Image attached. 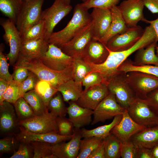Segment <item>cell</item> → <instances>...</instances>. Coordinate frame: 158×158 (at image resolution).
<instances>
[{"label": "cell", "instance_id": "cell-1", "mask_svg": "<svg viewBox=\"0 0 158 158\" xmlns=\"http://www.w3.org/2000/svg\"><path fill=\"white\" fill-rule=\"evenodd\" d=\"M144 30L142 37L130 48L119 51H109L107 59L102 64H95L88 63L92 71L99 72L104 82L107 83L120 72L118 70V67L129 56L140 49L146 47L156 40V33L151 25L146 26Z\"/></svg>", "mask_w": 158, "mask_h": 158}, {"label": "cell", "instance_id": "cell-2", "mask_svg": "<svg viewBox=\"0 0 158 158\" xmlns=\"http://www.w3.org/2000/svg\"><path fill=\"white\" fill-rule=\"evenodd\" d=\"M92 21L88 10L78 4L74 8L72 17L66 26L61 30L53 32L48 41L59 47L71 40L88 25Z\"/></svg>", "mask_w": 158, "mask_h": 158}, {"label": "cell", "instance_id": "cell-3", "mask_svg": "<svg viewBox=\"0 0 158 158\" xmlns=\"http://www.w3.org/2000/svg\"><path fill=\"white\" fill-rule=\"evenodd\" d=\"M15 64L27 68L34 73L40 80L48 82L57 89L62 83L73 79L71 65L62 71H55L45 66L40 59L29 61L19 58Z\"/></svg>", "mask_w": 158, "mask_h": 158}, {"label": "cell", "instance_id": "cell-4", "mask_svg": "<svg viewBox=\"0 0 158 158\" xmlns=\"http://www.w3.org/2000/svg\"><path fill=\"white\" fill-rule=\"evenodd\" d=\"M44 0H23L15 23L20 36L42 19Z\"/></svg>", "mask_w": 158, "mask_h": 158}, {"label": "cell", "instance_id": "cell-5", "mask_svg": "<svg viewBox=\"0 0 158 158\" xmlns=\"http://www.w3.org/2000/svg\"><path fill=\"white\" fill-rule=\"evenodd\" d=\"M126 78L138 98L144 99L149 92L158 88V77L152 75L132 71L126 73Z\"/></svg>", "mask_w": 158, "mask_h": 158}, {"label": "cell", "instance_id": "cell-6", "mask_svg": "<svg viewBox=\"0 0 158 158\" xmlns=\"http://www.w3.org/2000/svg\"><path fill=\"white\" fill-rule=\"evenodd\" d=\"M126 73L120 71L107 84L110 92L115 95L117 102L127 109L136 97L126 81Z\"/></svg>", "mask_w": 158, "mask_h": 158}, {"label": "cell", "instance_id": "cell-7", "mask_svg": "<svg viewBox=\"0 0 158 158\" xmlns=\"http://www.w3.org/2000/svg\"><path fill=\"white\" fill-rule=\"evenodd\" d=\"M72 9L66 0H54L50 7L43 11L42 19L46 25L45 40L48 41L55 26Z\"/></svg>", "mask_w": 158, "mask_h": 158}, {"label": "cell", "instance_id": "cell-8", "mask_svg": "<svg viewBox=\"0 0 158 158\" xmlns=\"http://www.w3.org/2000/svg\"><path fill=\"white\" fill-rule=\"evenodd\" d=\"M57 116L48 111L39 116L19 121V126L33 133H58Z\"/></svg>", "mask_w": 158, "mask_h": 158}, {"label": "cell", "instance_id": "cell-9", "mask_svg": "<svg viewBox=\"0 0 158 158\" xmlns=\"http://www.w3.org/2000/svg\"><path fill=\"white\" fill-rule=\"evenodd\" d=\"M144 31L141 27L138 25L129 27L124 32L111 38L106 46L111 51L126 50L132 47L140 39Z\"/></svg>", "mask_w": 158, "mask_h": 158}, {"label": "cell", "instance_id": "cell-10", "mask_svg": "<svg viewBox=\"0 0 158 158\" xmlns=\"http://www.w3.org/2000/svg\"><path fill=\"white\" fill-rule=\"evenodd\" d=\"M126 108L117 102L115 95L110 93L93 110V116L91 125L104 122L119 115H122Z\"/></svg>", "mask_w": 158, "mask_h": 158}, {"label": "cell", "instance_id": "cell-11", "mask_svg": "<svg viewBox=\"0 0 158 158\" xmlns=\"http://www.w3.org/2000/svg\"><path fill=\"white\" fill-rule=\"evenodd\" d=\"M0 25L5 32L3 39L10 46V51L6 56L10 65L13 66L18 57L21 44L20 33L15 23L8 19H1Z\"/></svg>", "mask_w": 158, "mask_h": 158}, {"label": "cell", "instance_id": "cell-12", "mask_svg": "<svg viewBox=\"0 0 158 158\" xmlns=\"http://www.w3.org/2000/svg\"><path fill=\"white\" fill-rule=\"evenodd\" d=\"M126 109L137 123L147 127L157 125L158 116L152 111L144 99L136 98Z\"/></svg>", "mask_w": 158, "mask_h": 158}, {"label": "cell", "instance_id": "cell-13", "mask_svg": "<svg viewBox=\"0 0 158 158\" xmlns=\"http://www.w3.org/2000/svg\"><path fill=\"white\" fill-rule=\"evenodd\" d=\"M92 27V21L71 40L59 48L64 53L73 58H82L85 48L93 39Z\"/></svg>", "mask_w": 158, "mask_h": 158}, {"label": "cell", "instance_id": "cell-14", "mask_svg": "<svg viewBox=\"0 0 158 158\" xmlns=\"http://www.w3.org/2000/svg\"><path fill=\"white\" fill-rule=\"evenodd\" d=\"M73 59L64 53L59 47L54 44H49L47 51L40 60L48 68L61 71L71 66Z\"/></svg>", "mask_w": 158, "mask_h": 158}, {"label": "cell", "instance_id": "cell-15", "mask_svg": "<svg viewBox=\"0 0 158 158\" xmlns=\"http://www.w3.org/2000/svg\"><path fill=\"white\" fill-rule=\"evenodd\" d=\"M82 138L81 129L74 128L72 137L68 142L52 144V154L56 158H77Z\"/></svg>", "mask_w": 158, "mask_h": 158}, {"label": "cell", "instance_id": "cell-16", "mask_svg": "<svg viewBox=\"0 0 158 158\" xmlns=\"http://www.w3.org/2000/svg\"><path fill=\"white\" fill-rule=\"evenodd\" d=\"M144 6L143 0H124L118 6L128 27L135 26L146 19L143 13Z\"/></svg>", "mask_w": 158, "mask_h": 158}, {"label": "cell", "instance_id": "cell-17", "mask_svg": "<svg viewBox=\"0 0 158 158\" xmlns=\"http://www.w3.org/2000/svg\"><path fill=\"white\" fill-rule=\"evenodd\" d=\"M110 93L107 83H102L83 90L80 97L75 102L83 107L93 110Z\"/></svg>", "mask_w": 158, "mask_h": 158}, {"label": "cell", "instance_id": "cell-18", "mask_svg": "<svg viewBox=\"0 0 158 158\" xmlns=\"http://www.w3.org/2000/svg\"><path fill=\"white\" fill-rule=\"evenodd\" d=\"M18 123L13 104L4 101L0 104V133L6 136L15 134L19 128Z\"/></svg>", "mask_w": 158, "mask_h": 158}, {"label": "cell", "instance_id": "cell-19", "mask_svg": "<svg viewBox=\"0 0 158 158\" xmlns=\"http://www.w3.org/2000/svg\"><path fill=\"white\" fill-rule=\"evenodd\" d=\"M90 15L93 25V39L99 41L106 34L110 25V9L94 8Z\"/></svg>", "mask_w": 158, "mask_h": 158}, {"label": "cell", "instance_id": "cell-20", "mask_svg": "<svg viewBox=\"0 0 158 158\" xmlns=\"http://www.w3.org/2000/svg\"><path fill=\"white\" fill-rule=\"evenodd\" d=\"M146 127L134 121L126 109L121 120L112 129L110 133L116 135L121 142H123L129 140L138 132Z\"/></svg>", "mask_w": 158, "mask_h": 158}, {"label": "cell", "instance_id": "cell-21", "mask_svg": "<svg viewBox=\"0 0 158 158\" xmlns=\"http://www.w3.org/2000/svg\"><path fill=\"white\" fill-rule=\"evenodd\" d=\"M20 132L14 134L17 140L20 142H30L38 141L55 144L62 141H68L72 138V135L64 136L58 133H37L28 131L22 127L19 126Z\"/></svg>", "mask_w": 158, "mask_h": 158}, {"label": "cell", "instance_id": "cell-22", "mask_svg": "<svg viewBox=\"0 0 158 158\" xmlns=\"http://www.w3.org/2000/svg\"><path fill=\"white\" fill-rule=\"evenodd\" d=\"M48 47V41L44 39L22 42L18 58L29 61L40 59L47 51Z\"/></svg>", "mask_w": 158, "mask_h": 158}, {"label": "cell", "instance_id": "cell-23", "mask_svg": "<svg viewBox=\"0 0 158 158\" xmlns=\"http://www.w3.org/2000/svg\"><path fill=\"white\" fill-rule=\"evenodd\" d=\"M109 54V50L105 45L92 39L85 48L82 58L87 62L99 64L106 61Z\"/></svg>", "mask_w": 158, "mask_h": 158}, {"label": "cell", "instance_id": "cell-24", "mask_svg": "<svg viewBox=\"0 0 158 158\" xmlns=\"http://www.w3.org/2000/svg\"><path fill=\"white\" fill-rule=\"evenodd\" d=\"M67 107L68 119L74 128H81L91 124L93 110L83 107L75 102L71 101Z\"/></svg>", "mask_w": 158, "mask_h": 158}, {"label": "cell", "instance_id": "cell-25", "mask_svg": "<svg viewBox=\"0 0 158 158\" xmlns=\"http://www.w3.org/2000/svg\"><path fill=\"white\" fill-rule=\"evenodd\" d=\"M129 140L137 148L151 149L158 144V126L142 129L132 136Z\"/></svg>", "mask_w": 158, "mask_h": 158}, {"label": "cell", "instance_id": "cell-26", "mask_svg": "<svg viewBox=\"0 0 158 158\" xmlns=\"http://www.w3.org/2000/svg\"><path fill=\"white\" fill-rule=\"evenodd\" d=\"M110 11L111 16L110 25L105 35L99 40L105 45L111 38L124 32L129 28L124 20L118 6L113 7Z\"/></svg>", "mask_w": 158, "mask_h": 158}, {"label": "cell", "instance_id": "cell-27", "mask_svg": "<svg viewBox=\"0 0 158 158\" xmlns=\"http://www.w3.org/2000/svg\"><path fill=\"white\" fill-rule=\"evenodd\" d=\"M156 40L145 47L140 49L136 51L133 64L135 66L145 64L158 66V56L155 53L158 46Z\"/></svg>", "mask_w": 158, "mask_h": 158}, {"label": "cell", "instance_id": "cell-28", "mask_svg": "<svg viewBox=\"0 0 158 158\" xmlns=\"http://www.w3.org/2000/svg\"><path fill=\"white\" fill-rule=\"evenodd\" d=\"M82 86V82L71 79L60 85L57 89L61 94L64 102H76L80 97L83 91Z\"/></svg>", "mask_w": 158, "mask_h": 158}, {"label": "cell", "instance_id": "cell-29", "mask_svg": "<svg viewBox=\"0 0 158 158\" xmlns=\"http://www.w3.org/2000/svg\"><path fill=\"white\" fill-rule=\"evenodd\" d=\"M122 115H118L114 117L112 121L109 124L91 130H87L85 128L81 129L82 138L95 137L103 139H105L110 134L112 129L121 121Z\"/></svg>", "mask_w": 158, "mask_h": 158}, {"label": "cell", "instance_id": "cell-30", "mask_svg": "<svg viewBox=\"0 0 158 158\" xmlns=\"http://www.w3.org/2000/svg\"><path fill=\"white\" fill-rule=\"evenodd\" d=\"M23 97L31 107L36 116L49 111L44 102L34 89L25 93Z\"/></svg>", "mask_w": 158, "mask_h": 158}, {"label": "cell", "instance_id": "cell-31", "mask_svg": "<svg viewBox=\"0 0 158 158\" xmlns=\"http://www.w3.org/2000/svg\"><path fill=\"white\" fill-rule=\"evenodd\" d=\"M133 61L127 59L118 67V70L126 73L132 71L140 72L158 77V66L145 64L135 66Z\"/></svg>", "mask_w": 158, "mask_h": 158}, {"label": "cell", "instance_id": "cell-32", "mask_svg": "<svg viewBox=\"0 0 158 158\" xmlns=\"http://www.w3.org/2000/svg\"><path fill=\"white\" fill-rule=\"evenodd\" d=\"M23 0H0L2 13L15 24Z\"/></svg>", "mask_w": 158, "mask_h": 158}, {"label": "cell", "instance_id": "cell-33", "mask_svg": "<svg viewBox=\"0 0 158 158\" xmlns=\"http://www.w3.org/2000/svg\"><path fill=\"white\" fill-rule=\"evenodd\" d=\"M104 140L95 137L84 138L81 140L77 158H88L92 152L101 145Z\"/></svg>", "mask_w": 158, "mask_h": 158}, {"label": "cell", "instance_id": "cell-34", "mask_svg": "<svg viewBox=\"0 0 158 158\" xmlns=\"http://www.w3.org/2000/svg\"><path fill=\"white\" fill-rule=\"evenodd\" d=\"M71 66L73 79L82 82L85 77L92 71L89 64L81 58H74Z\"/></svg>", "mask_w": 158, "mask_h": 158}, {"label": "cell", "instance_id": "cell-35", "mask_svg": "<svg viewBox=\"0 0 158 158\" xmlns=\"http://www.w3.org/2000/svg\"><path fill=\"white\" fill-rule=\"evenodd\" d=\"M46 29V23L42 19L21 36V42L39 39H45Z\"/></svg>", "mask_w": 158, "mask_h": 158}, {"label": "cell", "instance_id": "cell-36", "mask_svg": "<svg viewBox=\"0 0 158 158\" xmlns=\"http://www.w3.org/2000/svg\"><path fill=\"white\" fill-rule=\"evenodd\" d=\"M105 158H119L121 142L112 133L105 139Z\"/></svg>", "mask_w": 158, "mask_h": 158}, {"label": "cell", "instance_id": "cell-37", "mask_svg": "<svg viewBox=\"0 0 158 158\" xmlns=\"http://www.w3.org/2000/svg\"><path fill=\"white\" fill-rule=\"evenodd\" d=\"M59 92L49 100L47 106L48 110L57 117H65L67 114V107L66 106L62 96Z\"/></svg>", "mask_w": 158, "mask_h": 158}, {"label": "cell", "instance_id": "cell-38", "mask_svg": "<svg viewBox=\"0 0 158 158\" xmlns=\"http://www.w3.org/2000/svg\"><path fill=\"white\" fill-rule=\"evenodd\" d=\"M13 104L19 121L36 116L31 107L23 97L19 98Z\"/></svg>", "mask_w": 158, "mask_h": 158}, {"label": "cell", "instance_id": "cell-39", "mask_svg": "<svg viewBox=\"0 0 158 158\" xmlns=\"http://www.w3.org/2000/svg\"><path fill=\"white\" fill-rule=\"evenodd\" d=\"M34 90L43 99L47 107L49 100L58 92L56 88L52 86L48 82L40 80Z\"/></svg>", "mask_w": 158, "mask_h": 158}, {"label": "cell", "instance_id": "cell-40", "mask_svg": "<svg viewBox=\"0 0 158 158\" xmlns=\"http://www.w3.org/2000/svg\"><path fill=\"white\" fill-rule=\"evenodd\" d=\"M29 143L33 149V158H56L52 153L51 149V143L38 141Z\"/></svg>", "mask_w": 158, "mask_h": 158}, {"label": "cell", "instance_id": "cell-41", "mask_svg": "<svg viewBox=\"0 0 158 158\" xmlns=\"http://www.w3.org/2000/svg\"><path fill=\"white\" fill-rule=\"evenodd\" d=\"M120 1V0H88L80 4L87 10L94 8L110 9L117 6Z\"/></svg>", "mask_w": 158, "mask_h": 158}, {"label": "cell", "instance_id": "cell-42", "mask_svg": "<svg viewBox=\"0 0 158 158\" xmlns=\"http://www.w3.org/2000/svg\"><path fill=\"white\" fill-rule=\"evenodd\" d=\"M18 141L14 135H7L0 140V157L3 154H13Z\"/></svg>", "mask_w": 158, "mask_h": 158}, {"label": "cell", "instance_id": "cell-43", "mask_svg": "<svg viewBox=\"0 0 158 158\" xmlns=\"http://www.w3.org/2000/svg\"><path fill=\"white\" fill-rule=\"evenodd\" d=\"M13 80L10 82L3 96V100L13 104L20 97L19 85Z\"/></svg>", "mask_w": 158, "mask_h": 158}, {"label": "cell", "instance_id": "cell-44", "mask_svg": "<svg viewBox=\"0 0 158 158\" xmlns=\"http://www.w3.org/2000/svg\"><path fill=\"white\" fill-rule=\"evenodd\" d=\"M39 80L38 78L34 73L30 71L26 78L19 84L20 97H23L25 93L34 89Z\"/></svg>", "mask_w": 158, "mask_h": 158}, {"label": "cell", "instance_id": "cell-45", "mask_svg": "<svg viewBox=\"0 0 158 158\" xmlns=\"http://www.w3.org/2000/svg\"><path fill=\"white\" fill-rule=\"evenodd\" d=\"M3 46L1 44L0 49V79L10 82L13 80V78L9 72L8 59L6 55L3 52Z\"/></svg>", "mask_w": 158, "mask_h": 158}, {"label": "cell", "instance_id": "cell-46", "mask_svg": "<svg viewBox=\"0 0 158 158\" xmlns=\"http://www.w3.org/2000/svg\"><path fill=\"white\" fill-rule=\"evenodd\" d=\"M82 83L84 87V90H85L91 87L105 82L99 72L93 71L85 77Z\"/></svg>", "mask_w": 158, "mask_h": 158}, {"label": "cell", "instance_id": "cell-47", "mask_svg": "<svg viewBox=\"0 0 158 158\" xmlns=\"http://www.w3.org/2000/svg\"><path fill=\"white\" fill-rule=\"evenodd\" d=\"M17 150L16 151L10 158H33V149L29 142H20Z\"/></svg>", "mask_w": 158, "mask_h": 158}, {"label": "cell", "instance_id": "cell-48", "mask_svg": "<svg viewBox=\"0 0 158 158\" xmlns=\"http://www.w3.org/2000/svg\"><path fill=\"white\" fill-rule=\"evenodd\" d=\"M57 123L59 134L64 136L73 134L74 127L68 118L65 117H57Z\"/></svg>", "mask_w": 158, "mask_h": 158}, {"label": "cell", "instance_id": "cell-49", "mask_svg": "<svg viewBox=\"0 0 158 158\" xmlns=\"http://www.w3.org/2000/svg\"><path fill=\"white\" fill-rule=\"evenodd\" d=\"M137 148L130 140L121 142L120 156L122 158H136Z\"/></svg>", "mask_w": 158, "mask_h": 158}, {"label": "cell", "instance_id": "cell-50", "mask_svg": "<svg viewBox=\"0 0 158 158\" xmlns=\"http://www.w3.org/2000/svg\"><path fill=\"white\" fill-rule=\"evenodd\" d=\"M144 99L152 111L158 116V88L149 92Z\"/></svg>", "mask_w": 158, "mask_h": 158}, {"label": "cell", "instance_id": "cell-51", "mask_svg": "<svg viewBox=\"0 0 158 158\" xmlns=\"http://www.w3.org/2000/svg\"><path fill=\"white\" fill-rule=\"evenodd\" d=\"M13 66V71L11 74L13 79L20 83L28 77L30 71L27 68L20 65L15 64Z\"/></svg>", "mask_w": 158, "mask_h": 158}, {"label": "cell", "instance_id": "cell-52", "mask_svg": "<svg viewBox=\"0 0 158 158\" xmlns=\"http://www.w3.org/2000/svg\"><path fill=\"white\" fill-rule=\"evenodd\" d=\"M105 139L101 145L95 149L88 158H105Z\"/></svg>", "mask_w": 158, "mask_h": 158}, {"label": "cell", "instance_id": "cell-53", "mask_svg": "<svg viewBox=\"0 0 158 158\" xmlns=\"http://www.w3.org/2000/svg\"><path fill=\"white\" fill-rule=\"evenodd\" d=\"M145 6L152 13H158V0H143Z\"/></svg>", "mask_w": 158, "mask_h": 158}, {"label": "cell", "instance_id": "cell-54", "mask_svg": "<svg viewBox=\"0 0 158 158\" xmlns=\"http://www.w3.org/2000/svg\"><path fill=\"white\" fill-rule=\"evenodd\" d=\"M136 158H154L151 149L145 148H137Z\"/></svg>", "mask_w": 158, "mask_h": 158}, {"label": "cell", "instance_id": "cell-55", "mask_svg": "<svg viewBox=\"0 0 158 158\" xmlns=\"http://www.w3.org/2000/svg\"><path fill=\"white\" fill-rule=\"evenodd\" d=\"M10 82L0 79V104H2L4 102L3 96L7 90Z\"/></svg>", "mask_w": 158, "mask_h": 158}, {"label": "cell", "instance_id": "cell-56", "mask_svg": "<svg viewBox=\"0 0 158 158\" xmlns=\"http://www.w3.org/2000/svg\"><path fill=\"white\" fill-rule=\"evenodd\" d=\"M143 22L147 23L150 24L153 26L156 35V40L158 41V18L155 20H148L145 19ZM156 54L158 56V46L156 47Z\"/></svg>", "mask_w": 158, "mask_h": 158}, {"label": "cell", "instance_id": "cell-57", "mask_svg": "<svg viewBox=\"0 0 158 158\" xmlns=\"http://www.w3.org/2000/svg\"><path fill=\"white\" fill-rule=\"evenodd\" d=\"M151 151L154 158H158V144L151 149Z\"/></svg>", "mask_w": 158, "mask_h": 158}, {"label": "cell", "instance_id": "cell-58", "mask_svg": "<svg viewBox=\"0 0 158 158\" xmlns=\"http://www.w3.org/2000/svg\"><path fill=\"white\" fill-rule=\"evenodd\" d=\"M67 2L69 4H70L71 0H66Z\"/></svg>", "mask_w": 158, "mask_h": 158}, {"label": "cell", "instance_id": "cell-59", "mask_svg": "<svg viewBox=\"0 0 158 158\" xmlns=\"http://www.w3.org/2000/svg\"><path fill=\"white\" fill-rule=\"evenodd\" d=\"M81 0V1H82L83 2H85L87 1L88 0Z\"/></svg>", "mask_w": 158, "mask_h": 158}, {"label": "cell", "instance_id": "cell-60", "mask_svg": "<svg viewBox=\"0 0 158 158\" xmlns=\"http://www.w3.org/2000/svg\"><path fill=\"white\" fill-rule=\"evenodd\" d=\"M157 125L158 126V118H157Z\"/></svg>", "mask_w": 158, "mask_h": 158}]
</instances>
